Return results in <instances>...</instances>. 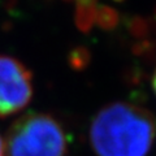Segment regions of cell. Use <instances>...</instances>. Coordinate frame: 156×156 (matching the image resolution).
<instances>
[{
    "label": "cell",
    "instance_id": "cell-3",
    "mask_svg": "<svg viewBox=\"0 0 156 156\" xmlns=\"http://www.w3.org/2000/svg\"><path fill=\"white\" fill-rule=\"evenodd\" d=\"M31 98V73L14 57L0 55V117L18 113Z\"/></svg>",
    "mask_w": 156,
    "mask_h": 156
},
{
    "label": "cell",
    "instance_id": "cell-4",
    "mask_svg": "<svg viewBox=\"0 0 156 156\" xmlns=\"http://www.w3.org/2000/svg\"><path fill=\"white\" fill-rule=\"evenodd\" d=\"M76 23L82 31H90L94 26L101 29H112L119 22V16L115 9L99 3L81 2L76 4Z\"/></svg>",
    "mask_w": 156,
    "mask_h": 156
},
{
    "label": "cell",
    "instance_id": "cell-1",
    "mask_svg": "<svg viewBox=\"0 0 156 156\" xmlns=\"http://www.w3.org/2000/svg\"><path fill=\"white\" fill-rule=\"evenodd\" d=\"M89 136L98 156H146L156 139V119L143 107L112 103L96 113Z\"/></svg>",
    "mask_w": 156,
    "mask_h": 156
},
{
    "label": "cell",
    "instance_id": "cell-2",
    "mask_svg": "<svg viewBox=\"0 0 156 156\" xmlns=\"http://www.w3.org/2000/svg\"><path fill=\"white\" fill-rule=\"evenodd\" d=\"M4 148L5 156H62L66 150V135L52 116L31 112L13 122Z\"/></svg>",
    "mask_w": 156,
    "mask_h": 156
},
{
    "label": "cell",
    "instance_id": "cell-5",
    "mask_svg": "<svg viewBox=\"0 0 156 156\" xmlns=\"http://www.w3.org/2000/svg\"><path fill=\"white\" fill-rule=\"evenodd\" d=\"M0 156H5V148H4V139L0 135Z\"/></svg>",
    "mask_w": 156,
    "mask_h": 156
},
{
    "label": "cell",
    "instance_id": "cell-6",
    "mask_svg": "<svg viewBox=\"0 0 156 156\" xmlns=\"http://www.w3.org/2000/svg\"><path fill=\"white\" fill-rule=\"evenodd\" d=\"M152 87H154V91H155V95H156V70L154 73V78H152Z\"/></svg>",
    "mask_w": 156,
    "mask_h": 156
}]
</instances>
